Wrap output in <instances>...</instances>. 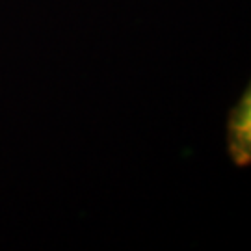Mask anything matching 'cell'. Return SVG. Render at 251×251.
Instances as JSON below:
<instances>
[{"label": "cell", "mask_w": 251, "mask_h": 251, "mask_svg": "<svg viewBox=\"0 0 251 251\" xmlns=\"http://www.w3.org/2000/svg\"><path fill=\"white\" fill-rule=\"evenodd\" d=\"M227 151L238 168L251 164V90L246 88L227 117Z\"/></svg>", "instance_id": "obj_1"}]
</instances>
